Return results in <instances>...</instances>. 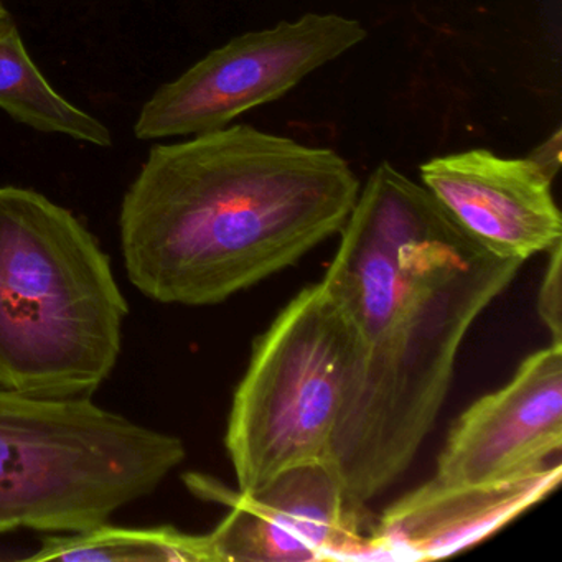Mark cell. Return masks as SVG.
I'll use <instances>...</instances> for the list:
<instances>
[{
  "mask_svg": "<svg viewBox=\"0 0 562 562\" xmlns=\"http://www.w3.org/2000/svg\"><path fill=\"white\" fill-rule=\"evenodd\" d=\"M130 312L90 229L35 190L0 187V387L91 396L116 368Z\"/></svg>",
  "mask_w": 562,
  "mask_h": 562,
  "instance_id": "obj_3",
  "label": "cell"
},
{
  "mask_svg": "<svg viewBox=\"0 0 562 562\" xmlns=\"http://www.w3.org/2000/svg\"><path fill=\"white\" fill-rule=\"evenodd\" d=\"M561 476V460L498 482L447 483L432 476L371 526V561H434L463 551L546 498Z\"/></svg>",
  "mask_w": 562,
  "mask_h": 562,
  "instance_id": "obj_10",
  "label": "cell"
},
{
  "mask_svg": "<svg viewBox=\"0 0 562 562\" xmlns=\"http://www.w3.org/2000/svg\"><path fill=\"white\" fill-rule=\"evenodd\" d=\"M355 337L324 282L302 289L256 340L233 396L225 447L238 492L327 462Z\"/></svg>",
  "mask_w": 562,
  "mask_h": 562,
  "instance_id": "obj_5",
  "label": "cell"
},
{
  "mask_svg": "<svg viewBox=\"0 0 562 562\" xmlns=\"http://www.w3.org/2000/svg\"><path fill=\"white\" fill-rule=\"evenodd\" d=\"M561 449L562 345L551 344L456 420L434 476L447 483L498 482L548 465Z\"/></svg>",
  "mask_w": 562,
  "mask_h": 562,
  "instance_id": "obj_8",
  "label": "cell"
},
{
  "mask_svg": "<svg viewBox=\"0 0 562 562\" xmlns=\"http://www.w3.org/2000/svg\"><path fill=\"white\" fill-rule=\"evenodd\" d=\"M340 233L322 282L353 331L355 360L327 463L348 499L367 508L413 462L467 334L522 262L483 249L387 162Z\"/></svg>",
  "mask_w": 562,
  "mask_h": 562,
  "instance_id": "obj_1",
  "label": "cell"
},
{
  "mask_svg": "<svg viewBox=\"0 0 562 562\" xmlns=\"http://www.w3.org/2000/svg\"><path fill=\"white\" fill-rule=\"evenodd\" d=\"M27 561L78 562H212L205 535L173 526L117 528L104 525L42 539Z\"/></svg>",
  "mask_w": 562,
  "mask_h": 562,
  "instance_id": "obj_12",
  "label": "cell"
},
{
  "mask_svg": "<svg viewBox=\"0 0 562 562\" xmlns=\"http://www.w3.org/2000/svg\"><path fill=\"white\" fill-rule=\"evenodd\" d=\"M186 459L180 437L104 409L91 396L0 387V535L97 528L153 495Z\"/></svg>",
  "mask_w": 562,
  "mask_h": 562,
  "instance_id": "obj_4",
  "label": "cell"
},
{
  "mask_svg": "<svg viewBox=\"0 0 562 562\" xmlns=\"http://www.w3.org/2000/svg\"><path fill=\"white\" fill-rule=\"evenodd\" d=\"M200 498L229 506L205 535L212 562L371 561L367 508L348 499L327 462L285 470L255 492L187 475Z\"/></svg>",
  "mask_w": 562,
  "mask_h": 562,
  "instance_id": "obj_7",
  "label": "cell"
},
{
  "mask_svg": "<svg viewBox=\"0 0 562 562\" xmlns=\"http://www.w3.org/2000/svg\"><path fill=\"white\" fill-rule=\"evenodd\" d=\"M535 162H538L549 176L554 179L555 173L559 172L561 167V131H555L551 137L541 146L536 147L531 154H529Z\"/></svg>",
  "mask_w": 562,
  "mask_h": 562,
  "instance_id": "obj_14",
  "label": "cell"
},
{
  "mask_svg": "<svg viewBox=\"0 0 562 562\" xmlns=\"http://www.w3.org/2000/svg\"><path fill=\"white\" fill-rule=\"evenodd\" d=\"M8 14V11L4 9V4H2V0H0V15Z\"/></svg>",
  "mask_w": 562,
  "mask_h": 562,
  "instance_id": "obj_15",
  "label": "cell"
},
{
  "mask_svg": "<svg viewBox=\"0 0 562 562\" xmlns=\"http://www.w3.org/2000/svg\"><path fill=\"white\" fill-rule=\"evenodd\" d=\"M364 38L360 22L337 14H305L248 32L160 87L144 104L134 134L153 140L223 130L241 114L284 97Z\"/></svg>",
  "mask_w": 562,
  "mask_h": 562,
  "instance_id": "obj_6",
  "label": "cell"
},
{
  "mask_svg": "<svg viewBox=\"0 0 562 562\" xmlns=\"http://www.w3.org/2000/svg\"><path fill=\"white\" fill-rule=\"evenodd\" d=\"M358 193L335 150L246 124L156 146L121 205L127 279L160 304H220L340 233Z\"/></svg>",
  "mask_w": 562,
  "mask_h": 562,
  "instance_id": "obj_2",
  "label": "cell"
},
{
  "mask_svg": "<svg viewBox=\"0 0 562 562\" xmlns=\"http://www.w3.org/2000/svg\"><path fill=\"white\" fill-rule=\"evenodd\" d=\"M420 179L453 223L493 256L525 262L562 243L554 179L529 156L472 149L434 157L420 166Z\"/></svg>",
  "mask_w": 562,
  "mask_h": 562,
  "instance_id": "obj_9",
  "label": "cell"
},
{
  "mask_svg": "<svg viewBox=\"0 0 562 562\" xmlns=\"http://www.w3.org/2000/svg\"><path fill=\"white\" fill-rule=\"evenodd\" d=\"M0 110L42 133L110 147V130L65 100L32 61L9 14L0 15Z\"/></svg>",
  "mask_w": 562,
  "mask_h": 562,
  "instance_id": "obj_11",
  "label": "cell"
},
{
  "mask_svg": "<svg viewBox=\"0 0 562 562\" xmlns=\"http://www.w3.org/2000/svg\"><path fill=\"white\" fill-rule=\"evenodd\" d=\"M549 262L546 268L544 278L541 281V288L538 292V302L536 311L539 318L551 334V344L562 345V321H561V262H562V243L549 249Z\"/></svg>",
  "mask_w": 562,
  "mask_h": 562,
  "instance_id": "obj_13",
  "label": "cell"
}]
</instances>
